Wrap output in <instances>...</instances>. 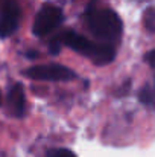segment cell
<instances>
[{
  "instance_id": "cell-11",
  "label": "cell",
  "mask_w": 155,
  "mask_h": 157,
  "mask_svg": "<svg viewBox=\"0 0 155 157\" xmlns=\"http://www.w3.org/2000/svg\"><path fill=\"white\" fill-rule=\"evenodd\" d=\"M0 105H2V92H0Z\"/></svg>"
},
{
  "instance_id": "cell-2",
  "label": "cell",
  "mask_w": 155,
  "mask_h": 157,
  "mask_svg": "<svg viewBox=\"0 0 155 157\" xmlns=\"http://www.w3.org/2000/svg\"><path fill=\"white\" fill-rule=\"evenodd\" d=\"M85 21L88 29L102 41L113 44L122 38L123 23L116 11L109 8H99L91 5L85 12Z\"/></svg>"
},
{
  "instance_id": "cell-4",
  "label": "cell",
  "mask_w": 155,
  "mask_h": 157,
  "mask_svg": "<svg viewBox=\"0 0 155 157\" xmlns=\"http://www.w3.org/2000/svg\"><path fill=\"white\" fill-rule=\"evenodd\" d=\"M62 11L58 6L44 5L35 17L32 31L37 37H46L62 23Z\"/></svg>"
},
{
  "instance_id": "cell-7",
  "label": "cell",
  "mask_w": 155,
  "mask_h": 157,
  "mask_svg": "<svg viewBox=\"0 0 155 157\" xmlns=\"http://www.w3.org/2000/svg\"><path fill=\"white\" fill-rule=\"evenodd\" d=\"M140 102L149 107H155V78L152 84H146L138 93Z\"/></svg>"
},
{
  "instance_id": "cell-1",
  "label": "cell",
  "mask_w": 155,
  "mask_h": 157,
  "mask_svg": "<svg viewBox=\"0 0 155 157\" xmlns=\"http://www.w3.org/2000/svg\"><path fill=\"white\" fill-rule=\"evenodd\" d=\"M62 46L82 53L96 66L109 64L116 58V48L113 44L102 43V41L93 43L87 40L84 35L73 32V31H67V32H62L61 35H56L50 41V52L58 53Z\"/></svg>"
},
{
  "instance_id": "cell-3",
  "label": "cell",
  "mask_w": 155,
  "mask_h": 157,
  "mask_svg": "<svg viewBox=\"0 0 155 157\" xmlns=\"http://www.w3.org/2000/svg\"><path fill=\"white\" fill-rule=\"evenodd\" d=\"M24 76H28L31 79H38V81L65 82V81L75 79L76 73L62 64H40V66H32V67L26 69Z\"/></svg>"
},
{
  "instance_id": "cell-5",
  "label": "cell",
  "mask_w": 155,
  "mask_h": 157,
  "mask_svg": "<svg viewBox=\"0 0 155 157\" xmlns=\"http://www.w3.org/2000/svg\"><path fill=\"white\" fill-rule=\"evenodd\" d=\"M21 9L15 0H3L0 5V37L12 35L20 23Z\"/></svg>"
},
{
  "instance_id": "cell-10",
  "label": "cell",
  "mask_w": 155,
  "mask_h": 157,
  "mask_svg": "<svg viewBox=\"0 0 155 157\" xmlns=\"http://www.w3.org/2000/svg\"><path fill=\"white\" fill-rule=\"evenodd\" d=\"M145 61H146L152 69H155V49L154 51H149V52L145 55Z\"/></svg>"
},
{
  "instance_id": "cell-9",
  "label": "cell",
  "mask_w": 155,
  "mask_h": 157,
  "mask_svg": "<svg viewBox=\"0 0 155 157\" xmlns=\"http://www.w3.org/2000/svg\"><path fill=\"white\" fill-rule=\"evenodd\" d=\"M47 157H76V154L70 150L65 148H58V150H52Z\"/></svg>"
},
{
  "instance_id": "cell-8",
  "label": "cell",
  "mask_w": 155,
  "mask_h": 157,
  "mask_svg": "<svg viewBox=\"0 0 155 157\" xmlns=\"http://www.w3.org/2000/svg\"><path fill=\"white\" fill-rule=\"evenodd\" d=\"M143 25L149 34H155V6H149L143 12Z\"/></svg>"
},
{
  "instance_id": "cell-6",
  "label": "cell",
  "mask_w": 155,
  "mask_h": 157,
  "mask_svg": "<svg viewBox=\"0 0 155 157\" xmlns=\"http://www.w3.org/2000/svg\"><path fill=\"white\" fill-rule=\"evenodd\" d=\"M8 111L15 117H23L26 111V95L21 84L15 82L8 93Z\"/></svg>"
}]
</instances>
